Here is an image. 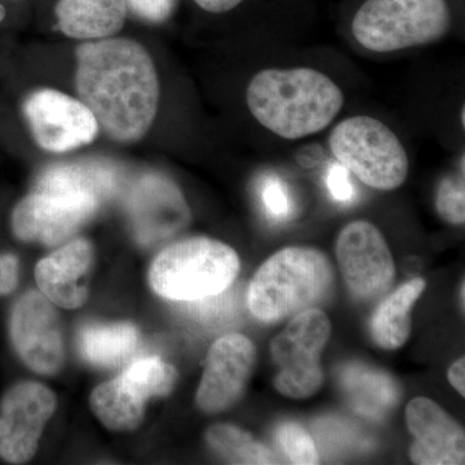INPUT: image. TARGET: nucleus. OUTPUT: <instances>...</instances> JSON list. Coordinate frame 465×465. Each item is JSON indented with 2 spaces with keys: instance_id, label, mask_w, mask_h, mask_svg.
Segmentation results:
<instances>
[{
  "instance_id": "4",
  "label": "nucleus",
  "mask_w": 465,
  "mask_h": 465,
  "mask_svg": "<svg viewBox=\"0 0 465 465\" xmlns=\"http://www.w3.org/2000/svg\"><path fill=\"white\" fill-rule=\"evenodd\" d=\"M237 252L223 242L195 237L176 242L155 258L150 286L162 298L193 302L231 287L240 272Z\"/></svg>"
},
{
  "instance_id": "12",
  "label": "nucleus",
  "mask_w": 465,
  "mask_h": 465,
  "mask_svg": "<svg viewBox=\"0 0 465 465\" xmlns=\"http://www.w3.org/2000/svg\"><path fill=\"white\" fill-rule=\"evenodd\" d=\"M11 338L17 353L38 374L54 375L64 363L60 317L50 300L30 291L15 305Z\"/></svg>"
},
{
  "instance_id": "8",
  "label": "nucleus",
  "mask_w": 465,
  "mask_h": 465,
  "mask_svg": "<svg viewBox=\"0 0 465 465\" xmlns=\"http://www.w3.org/2000/svg\"><path fill=\"white\" fill-rule=\"evenodd\" d=\"M335 251L342 278L354 298L372 302L391 290L396 264L384 235L372 223H349L336 240Z\"/></svg>"
},
{
  "instance_id": "17",
  "label": "nucleus",
  "mask_w": 465,
  "mask_h": 465,
  "mask_svg": "<svg viewBox=\"0 0 465 465\" xmlns=\"http://www.w3.org/2000/svg\"><path fill=\"white\" fill-rule=\"evenodd\" d=\"M122 171L105 161H84L54 164L43 171L36 191L91 195L103 202L121 189Z\"/></svg>"
},
{
  "instance_id": "5",
  "label": "nucleus",
  "mask_w": 465,
  "mask_h": 465,
  "mask_svg": "<svg viewBox=\"0 0 465 465\" xmlns=\"http://www.w3.org/2000/svg\"><path fill=\"white\" fill-rule=\"evenodd\" d=\"M448 0H366L351 21L358 45L391 54L440 41L451 27Z\"/></svg>"
},
{
  "instance_id": "35",
  "label": "nucleus",
  "mask_w": 465,
  "mask_h": 465,
  "mask_svg": "<svg viewBox=\"0 0 465 465\" xmlns=\"http://www.w3.org/2000/svg\"><path fill=\"white\" fill-rule=\"evenodd\" d=\"M5 8L3 7L2 5H0V23H2L3 20H5Z\"/></svg>"
},
{
  "instance_id": "27",
  "label": "nucleus",
  "mask_w": 465,
  "mask_h": 465,
  "mask_svg": "<svg viewBox=\"0 0 465 465\" xmlns=\"http://www.w3.org/2000/svg\"><path fill=\"white\" fill-rule=\"evenodd\" d=\"M436 208L439 215L452 225L465 222L464 173L440 180L436 193Z\"/></svg>"
},
{
  "instance_id": "13",
  "label": "nucleus",
  "mask_w": 465,
  "mask_h": 465,
  "mask_svg": "<svg viewBox=\"0 0 465 465\" xmlns=\"http://www.w3.org/2000/svg\"><path fill=\"white\" fill-rule=\"evenodd\" d=\"M127 211L140 244L173 237L191 222V210L176 183L159 173L143 176L131 189Z\"/></svg>"
},
{
  "instance_id": "15",
  "label": "nucleus",
  "mask_w": 465,
  "mask_h": 465,
  "mask_svg": "<svg viewBox=\"0 0 465 465\" xmlns=\"http://www.w3.org/2000/svg\"><path fill=\"white\" fill-rule=\"evenodd\" d=\"M406 424L415 437L410 448L412 463L460 465L465 459L464 430L440 405L416 397L406 407Z\"/></svg>"
},
{
  "instance_id": "32",
  "label": "nucleus",
  "mask_w": 465,
  "mask_h": 465,
  "mask_svg": "<svg viewBox=\"0 0 465 465\" xmlns=\"http://www.w3.org/2000/svg\"><path fill=\"white\" fill-rule=\"evenodd\" d=\"M450 384L457 390L461 397L465 396V360L464 357L459 358L448 371Z\"/></svg>"
},
{
  "instance_id": "11",
  "label": "nucleus",
  "mask_w": 465,
  "mask_h": 465,
  "mask_svg": "<svg viewBox=\"0 0 465 465\" xmlns=\"http://www.w3.org/2000/svg\"><path fill=\"white\" fill-rule=\"evenodd\" d=\"M54 410V394L45 385L27 381L12 388L0 406V457L14 464L30 460Z\"/></svg>"
},
{
  "instance_id": "29",
  "label": "nucleus",
  "mask_w": 465,
  "mask_h": 465,
  "mask_svg": "<svg viewBox=\"0 0 465 465\" xmlns=\"http://www.w3.org/2000/svg\"><path fill=\"white\" fill-rule=\"evenodd\" d=\"M262 201L268 213L274 217L282 219L289 213L286 188L277 180H271L265 183V188L262 189Z\"/></svg>"
},
{
  "instance_id": "20",
  "label": "nucleus",
  "mask_w": 465,
  "mask_h": 465,
  "mask_svg": "<svg viewBox=\"0 0 465 465\" xmlns=\"http://www.w3.org/2000/svg\"><path fill=\"white\" fill-rule=\"evenodd\" d=\"M140 344V333L130 323L91 324L79 338L81 351L94 366L121 365L134 356Z\"/></svg>"
},
{
  "instance_id": "16",
  "label": "nucleus",
  "mask_w": 465,
  "mask_h": 465,
  "mask_svg": "<svg viewBox=\"0 0 465 465\" xmlns=\"http://www.w3.org/2000/svg\"><path fill=\"white\" fill-rule=\"evenodd\" d=\"M92 265L94 247L88 241L75 240L39 262L36 283L45 298L58 307L79 308L87 300Z\"/></svg>"
},
{
  "instance_id": "1",
  "label": "nucleus",
  "mask_w": 465,
  "mask_h": 465,
  "mask_svg": "<svg viewBox=\"0 0 465 465\" xmlns=\"http://www.w3.org/2000/svg\"><path fill=\"white\" fill-rule=\"evenodd\" d=\"M75 79L82 103L113 140L145 136L157 115L159 82L142 45L116 38L79 45Z\"/></svg>"
},
{
  "instance_id": "22",
  "label": "nucleus",
  "mask_w": 465,
  "mask_h": 465,
  "mask_svg": "<svg viewBox=\"0 0 465 465\" xmlns=\"http://www.w3.org/2000/svg\"><path fill=\"white\" fill-rule=\"evenodd\" d=\"M207 442L213 451L232 464L275 463L271 450L234 425H213L208 430Z\"/></svg>"
},
{
  "instance_id": "33",
  "label": "nucleus",
  "mask_w": 465,
  "mask_h": 465,
  "mask_svg": "<svg viewBox=\"0 0 465 465\" xmlns=\"http://www.w3.org/2000/svg\"><path fill=\"white\" fill-rule=\"evenodd\" d=\"M194 2L211 14H225L238 7L244 0H194Z\"/></svg>"
},
{
  "instance_id": "21",
  "label": "nucleus",
  "mask_w": 465,
  "mask_h": 465,
  "mask_svg": "<svg viewBox=\"0 0 465 465\" xmlns=\"http://www.w3.org/2000/svg\"><path fill=\"white\" fill-rule=\"evenodd\" d=\"M145 402L134 394L121 376L103 382L91 394V406L101 423L110 430L125 432L142 424Z\"/></svg>"
},
{
  "instance_id": "3",
  "label": "nucleus",
  "mask_w": 465,
  "mask_h": 465,
  "mask_svg": "<svg viewBox=\"0 0 465 465\" xmlns=\"http://www.w3.org/2000/svg\"><path fill=\"white\" fill-rule=\"evenodd\" d=\"M332 281V266L322 251L286 247L266 260L253 275L247 304L256 320L278 322L321 302Z\"/></svg>"
},
{
  "instance_id": "10",
  "label": "nucleus",
  "mask_w": 465,
  "mask_h": 465,
  "mask_svg": "<svg viewBox=\"0 0 465 465\" xmlns=\"http://www.w3.org/2000/svg\"><path fill=\"white\" fill-rule=\"evenodd\" d=\"M27 124L42 149L65 153L94 142L99 124L90 109L69 94L41 90L24 105Z\"/></svg>"
},
{
  "instance_id": "6",
  "label": "nucleus",
  "mask_w": 465,
  "mask_h": 465,
  "mask_svg": "<svg viewBox=\"0 0 465 465\" xmlns=\"http://www.w3.org/2000/svg\"><path fill=\"white\" fill-rule=\"evenodd\" d=\"M329 146L339 164L376 191H396L409 176L400 137L374 116L354 115L333 127Z\"/></svg>"
},
{
  "instance_id": "14",
  "label": "nucleus",
  "mask_w": 465,
  "mask_h": 465,
  "mask_svg": "<svg viewBox=\"0 0 465 465\" xmlns=\"http://www.w3.org/2000/svg\"><path fill=\"white\" fill-rule=\"evenodd\" d=\"M256 361L253 342L240 333L223 336L210 349L197 391V405L208 414L224 411L241 399Z\"/></svg>"
},
{
  "instance_id": "19",
  "label": "nucleus",
  "mask_w": 465,
  "mask_h": 465,
  "mask_svg": "<svg viewBox=\"0 0 465 465\" xmlns=\"http://www.w3.org/2000/svg\"><path fill=\"white\" fill-rule=\"evenodd\" d=\"M425 287L423 278H414L382 300L371 320V336L376 345L394 351L406 344L411 333V311Z\"/></svg>"
},
{
  "instance_id": "28",
  "label": "nucleus",
  "mask_w": 465,
  "mask_h": 465,
  "mask_svg": "<svg viewBox=\"0 0 465 465\" xmlns=\"http://www.w3.org/2000/svg\"><path fill=\"white\" fill-rule=\"evenodd\" d=\"M137 16L150 23H163L173 15L179 0H124Z\"/></svg>"
},
{
  "instance_id": "36",
  "label": "nucleus",
  "mask_w": 465,
  "mask_h": 465,
  "mask_svg": "<svg viewBox=\"0 0 465 465\" xmlns=\"http://www.w3.org/2000/svg\"><path fill=\"white\" fill-rule=\"evenodd\" d=\"M464 109L465 108H461V124H465V118H464Z\"/></svg>"
},
{
  "instance_id": "24",
  "label": "nucleus",
  "mask_w": 465,
  "mask_h": 465,
  "mask_svg": "<svg viewBox=\"0 0 465 465\" xmlns=\"http://www.w3.org/2000/svg\"><path fill=\"white\" fill-rule=\"evenodd\" d=\"M121 378L134 394L148 401L168 396L176 384L177 372L161 358L148 357L133 363Z\"/></svg>"
},
{
  "instance_id": "9",
  "label": "nucleus",
  "mask_w": 465,
  "mask_h": 465,
  "mask_svg": "<svg viewBox=\"0 0 465 465\" xmlns=\"http://www.w3.org/2000/svg\"><path fill=\"white\" fill-rule=\"evenodd\" d=\"M99 204L91 195L35 191L15 208L12 228L20 240L54 246L69 240Z\"/></svg>"
},
{
  "instance_id": "23",
  "label": "nucleus",
  "mask_w": 465,
  "mask_h": 465,
  "mask_svg": "<svg viewBox=\"0 0 465 465\" xmlns=\"http://www.w3.org/2000/svg\"><path fill=\"white\" fill-rule=\"evenodd\" d=\"M351 369V374L345 376V390H348L351 401L358 410L371 415L382 414L388 407L397 401V390L388 376L381 375L374 370Z\"/></svg>"
},
{
  "instance_id": "34",
  "label": "nucleus",
  "mask_w": 465,
  "mask_h": 465,
  "mask_svg": "<svg viewBox=\"0 0 465 465\" xmlns=\"http://www.w3.org/2000/svg\"><path fill=\"white\" fill-rule=\"evenodd\" d=\"M464 289H465V286H464V282L461 283V286H460V296H459V299L461 300V309H463L464 311Z\"/></svg>"
},
{
  "instance_id": "30",
  "label": "nucleus",
  "mask_w": 465,
  "mask_h": 465,
  "mask_svg": "<svg viewBox=\"0 0 465 465\" xmlns=\"http://www.w3.org/2000/svg\"><path fill=\"white\" fill-rule=\"evenodd\" d=\"M327 185L335 200L347 202L353 197V186L349 180L348 170L341 164L330 171L329 176H327Z\"/></svg>"
},
{
  "instance_id": "2",
  "label": "nucleus",
  "mask_w": 465,
  "mask_h": 465,
  "mask_svg": "<svg viewBox=\"0 0 465 465\" xmlns=\"http://www.w3.org/2000/svg\"><path fill=\"white\" fill-rule=\"evenodd\" d=\"M247 106L265 130L300 140L329 127L344 106L338 84L312 67L265 69L251 79Z\"/></svg>"
},
{
  "instance_id": "26",
  "label": "nucleus",
  "mask_w": 465,
  "mask_h": 465,
  "mask_svg": "<svg viewBox=\"0 0 465 465\" xmlns=\"http://www.w3.org/2000/svg\"><path fill=\"white\" fill-rule=\"evenodd\" d=\"M185 302L188 313L201 322L213 324V326L231 322L232 317L237 316V296L229 290V287L217 295Z\"/></svg>"
},
{
  "instance_id": "7",
  "label": "nucleus",
  "mask_w": 465,
  "mask_h": 465,
  "mask_svg": "<svg viewBox=\"0 0 465 465\" xmlns=\"http://www.w3.org/2000/svg\"><path fill=\"white\" fill-rule=\"evenodd\" d=\"M330 336L331 322L320 309L309 308L296 314L272 341V357L280 367L275 390L293 400L313 397L323 385L321 353Z\"/></svg>"
},
{
  "instance_id": "31",
  "label": "nucleus",
  "mask_w": 465,
  "mask_h": 465,
  "mask_svg": "<svg viewBox=\"0 0 465 465\" xmlns=\"http://www.w3.org/2000/svg\"><path fill=\"white\" fill-rule=\"evenodd\" d=\"M18 262L14 255H0V296L16 289Z\"/></svg>"
},
{
  "instance_id": "25",
  "label": "nucleus",
  "mask_w": 465,
  "mask_h": 465,
  "mask_svg": "<svg viewBox=\"0 0 465 465\" xmlns=\"http://www.w3.org/2000/svg\"><path fill=\"white\" fill-rule=\"evenodd\" d=\"M277 440L282 449L284 457L291 464H318V452L311 434L299 425L287 421L278 428Z\"/></svg>"
},
{
  "instance_id": "18",
  "label": "nucleus",
  "mask_w": 465,
  "mask_h": 465,
  "mask_svg": "<svg viewBox=\"0 0 465 465\" xmlns=\"http://www.w3.org/2000/svg\"><path fill=\"white\" fill-rule=\"evenodd\" d=\"M57 29L70 38L104 39L124 25V0H58Z\"/></svg>"
}]
</instances>
